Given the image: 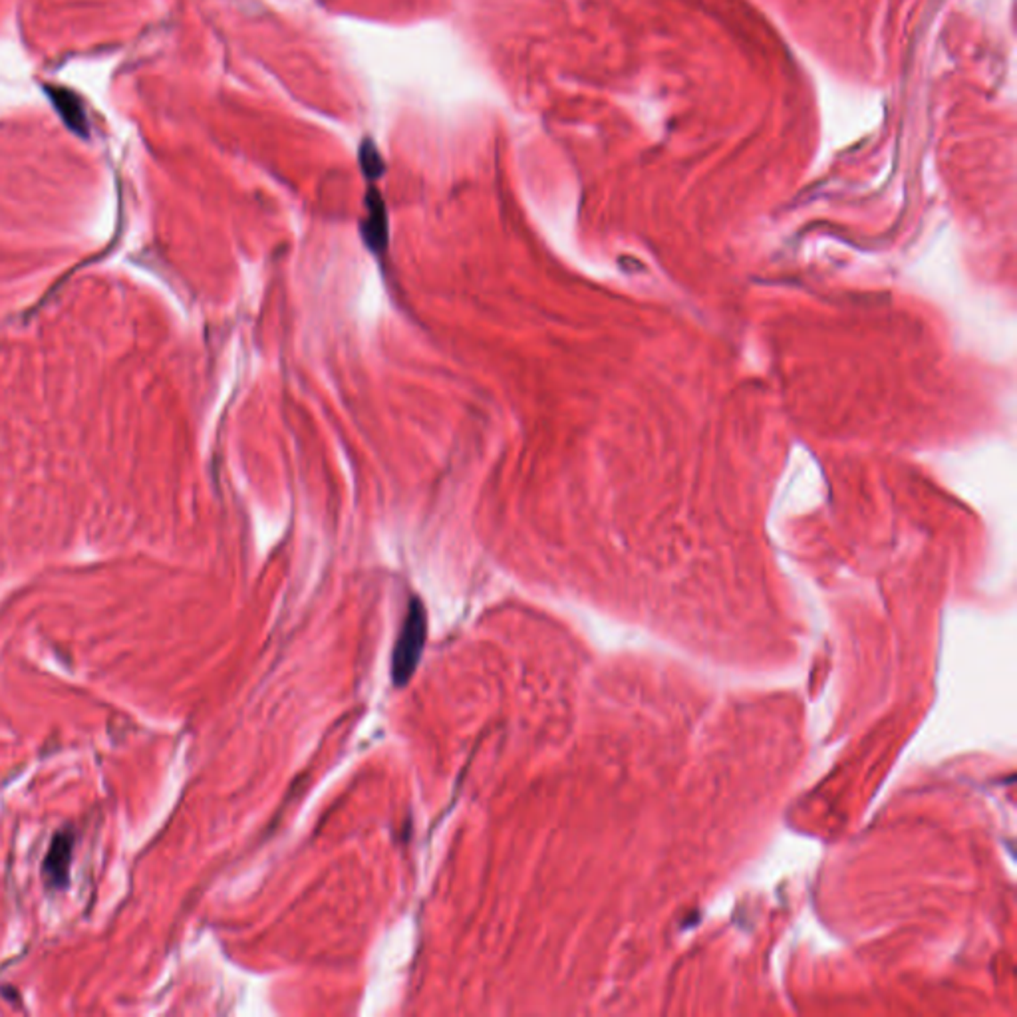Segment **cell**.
<instances>
[{
	"instance_id": "277c9868",
	"label": "cell",
	"mask_w": 1017,
	"mask_h": 1017,
	"mask_svg": "<svg viewBox=\"0 0 1017 1017\" xmlns=\"http://www.w3.org/2000/svg\"><path fill=\"white\" fill-rule=\"evenodd\" d=\"M50 98H52L56 109L62 116L64 122L68 124L70 130H74L76 133H84L88 132V122H85V116H84V109L80 100L74 96V93L66 92V90H54L50 88L48 90Z\"/></svg>"
},
{
	"instance_id": "7a4b0ae2",
	"label": "cell",
	"mask_w": 1017,
	"mask_h": 1017,
	"mask_svg": "<svg viewBox=\"0 0 1017 1017\" xmlns=\"http://www.w3.org/2000/svg\"><path fill=\"white\" fill-rule=\"evenodd\" d=\"M76 836L70 828H64L54 835L50 849L46 852L44 865H42V876L50 888H64L70 878V865L74 852Z\"/></svg>"
},
{
	"instance_id": "3957f363",
	"label": "cell",
	"mask_w": 1017,
	"mask_h": 1017,
	"mask_svg": "<svg viewBox=\"0 0 1017 1017\" xmlns=\"http://www.w3.org/2000/svg\"><path fill=\"white\" fill-rule=\"evenodd\" d=\"M367 219L364 223V238L372 251H383L388 245V215L378 190L367 191Z\"/></svg>"
},
{
	"instance_id": "5b68a950",
	"label": "cell",
	"mask_w": 1017,
	"mask_h": 1017,
	"mask_svg": "<svg viewBox=\"0 0 1017 1017\" xmlns=\"http://www.w3.org/2000/svg\"><path fill=\"white\" fill-rule=\"evenodd\" d=\"M360 164L364 174L370 177V179H378L383 171V164H382V157L378 149L374 148L370 141H366L360 149Z\"/></svg>"
},
{
	"instance_id": "6da1fadb",
	"label": "cell",
	"mask_w": 1017,
	"mask_h": 1017,
	"mask_svg": "<svg viewBox=\"0 0 1017 1017\" xmlns=\"http://www.w3.org/2000/svg\"><path fill=\"white\" fill-rule=\"evenodd\" d=\"M427 636V617L420 601H412L408 610L404 626H401L400 638L391 658V676L396 686H404L414 676L417 662L422 658V650Z\"/></svg>"
}]
</instances>
